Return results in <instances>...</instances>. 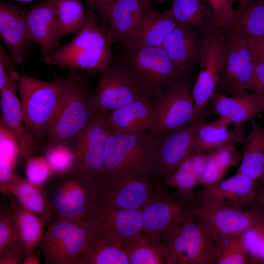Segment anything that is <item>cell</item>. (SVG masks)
<instances>
[{
	"mask_svg": "<svg viewBox=\"0 0 264 264\" xmlns=\"http://www.w3.org/2000/svg\"><path fill=\"white\" fill-rule=\"evenodd\" d=\"M91 94L84 75L78 73L48 128V146L77 141L96 114L89 104Z\"/></svg>",
	"mask_w": 264,
	"mask_h": 264,
	"instance_id": "8992f818",
	"label": "cell"
},
{
	"mask_svg": "<svg viewBox=\"0 0 264 264\" xmlns=\"http://www.w3.org/2000/svg\"><path fill=\"white\" fill-rule=\"evenodd\" d=\"M162 241L165 264H216L217 245L195 216L185 220Z\"/></svg>",
	"mask_w": 264,
	"mask_h": 264,
	"instance_id": "52a82bcc",
	"label": "cell"
},
{
	"mask_svg": "<svg viewBox=\"0 0 264 264\" xmlns=\"http://www.w3.org/2000/svg\"><path fill=\"white\" fill-rule=\"evenodd\" d=\"M97 198L96 185L73 174L54 193L51 208L57 219L86 220Z\"/></svg>",
	"mask_w": 264,
	"mask_h": 264,
	"instance_id": "e0dca14e",
	"label": "cell"
},
{
	"mask_svg": "<svg viewBox=\"0 0 264 264\" xmlns=\"http://www.w3.org/2000/svg\"><path fill=\"white\" fill-rule=\"evenodd\" d=\"M41 187L13 173L7 189L10 197L14 196L23 206L38 215L46 225L51 221V208Z\"/></svg>",
	"mask_w": 264,
	"mask_h": 264,
	"instance_id": "1f68e13d",
	"label": "cell"
},
{
	"mask_svg": "<svg viewBox=\"0 0 264 264\" xmlns=\"http://www.w3.org/2000/svg\"><path fill=\"white\" fill-rule=\"evenodd\" d=\"M0 35L5 49L16 64L22 65L28 47L34 41L25 11L11 2L0 3Z\"/></svg>",
	"mask_w": 264,
	"mask_h": 264,
	"instance_id": "d6986e66",
	"label": "cell"
},
{
	"mask_svg": "<svg viewBox=\"0 0 264 264\" xmlns=\"http://www.w3.org/2000/svg\"><path fill=\"white\" fill-rule=\"evenodd\" d=\"M44 157L53 174H65L72 172L75 162V153L67 143L48 146Z\"/></svg>",
	"mask_w": 264,
	"mask_h": 264,
	"instance_id": "f35d334b",
	"label": "cell"
},
{
	"mask_svg": "<svg viewBox=\"0 0 264 264\" xmlns=\"http://www.w3.org/2000/svg\"><path fill=\"white\" fill-rule=\"evenodd\" d=\"M222 32L225 39L246 42L264 35V0L240 1L233 21Z\"/></svg>",
	"mask_w": 264,
	"mask_h": 264,
	"instance_id": "83f0119b",
	"label": "cell"
},
{
	"mask_svg": "<svg viewBox=\"0 0 264 264\" xmlns=\"http://www.w3.org/2000/svg\"><path fill=\"white\" fill-rule=\"evenodd\" d=\"M78 264H130V262L122 241L103 228L83 252Z\"/></svg>",
	"mask_w": 264,
	"mask_h": 264,
	"instance_id": "4dcf8cb0",
	"label": "cell"
},
{
	"mask_svg": "<svg viewBox=\"0 0 264 264\" xmlns=\"http://www.w3.org/2000/svg\"><path fill=\"white\" fill-rule=\"evenodd\" d=\"M7 50L0 46V67H1L14 80L19 81L21 76L15 68L16 64Z\"/></svg>",
	"mask_w": 264,
	"mask_h": 264,
	"instance_id": "681fc988",
	"label": "cell"
},
{
	"mask_svg": "<svg viewBox=\"0 0 264 264\" xmlns=\"http://www.w3.org/2000/svg\"><path fill=\"white\" fill-rule=\"evenodd\" d=\"M118 0H86V6L96 11L101 21V26L108 30V13L112 6Z\"/></svg>",
	"mask_w": 264,
	"mask_h": 264,
	"instance_id": "7dc6e473",
	"label": "cell"
},
{
	"mask_svg": "<svg viewBox=\"0 0 264 264\" xmlns=\"http://www.w3.org/2000/svg\"><path fill=\"white\" fill-rule=\"evenodd\" d=\"M162 180L154 175L101 180L96 184L97 198L117 208L141 209L164 191Z\"/></svg>",
	"mask_w": 264,
	"mask_h": 264,
	"instance_id": "8fae6325",
	"label": "cell"
},
{
	"mask_svg": "<svg viewBox=\"0 0 264 264\" xmlns=\"http://www.w3.org/2000/svg\"><path fill=\"white\" fill-rule=\"evenodd\" d=\"M57 6L60 21V35L77 34L86 25L88 9L80 0H54Z\"/></svg>",
	"mask_w": 264,
	"mask_h": 264,
	"instance_id": "8d00e7d4",
	"label": "cell"
},
{
	"mask_svg": "<svg viewBox=\"0 0 264 264\" xmlns=\"http://www.w3.org/2000/svg\"><path fill=\"white\" fill-rule=\"evenodd\" d=\"M155 97L146 93L138 99L106 115L112 132L120 133H141L149 132L154 117Z\"/></svg>",
	"mask_w": 264,
	"mask_h": 264,
	"instance_id": "ffe728a7",
	"label": "cell"
},
{
	"mask_svg": "<svg viewBox=\"0 0 264 264\" xmlns=\"http://www.w3.org/2000/svg\"><path fill=\"white\" fill-rule=\"evenodd\" d=\"M20 247H23L18 236L10 207L0 208V256ZM24 249V248H23Z\"/></svg>",
	"mask_w": 264,
	"mask_h": 264,
	"instance_id": "60d3db41",
	"label": "cell"
},
{
	"mask_svg": "<svg viewBox=\"0 0 264 264\" xmlns=\"http://www.w3.org/2000/svg\"><path fill=\"white\" fill-rule=\"evenodd\" d=\"M97 73L98 85L89 99L90 105L97 112L106 114L150 93L129 69L119 64H111Z\"/></svg>",
	"mask_w": 264,
	"mask_h": 264,
	"instance_id": "ba28073f",
	"label": "cell"
},
{
	"mask_svg": "<svg viewBox=\"0 0 264 264\" xmlns=\"http://www.w3.org/2000/svg\"><path fill=\"white\" fill-rule=\"evenodd\" d=\"M240 1H249V0H239Z\"/></svg>",
	"mask_w": 264,
	"mask_h": 264,
	"instance_id": "680465c9",
	"label": "cell"
},
{
	"mask_svg": "<svg viewBox=\"0 0 264 264\" xmlns=\"http://www.w3.org/2000/svg\"><path fill=\"white\" fill-rule=\"evenodd\" d=\"M106 115L95 116L76 141L72 174L96 185L104 173L107 143L111 130Z\"/></svg>",
	"mask_w": 264,
	"mask_h": 264,
	"instance_id": "7c38bea8",
	"label": "cell"
},
{
	"mask_svg": "<svg viewBox=\"0 0 264 264\" xmlns=\"http://www.w3.org/2000/svg\"><path fill=\"white\" fill-rule=\"evenodd\" d=\"M251 264H264V211L261 209L256 223L243 233Z\"/></svg>",
	"mask_w": 264,
	"mask_h": 264,
	"instance_id": "ab89813d",
	"label": "cell"
},
{
	"mask_svg": "<svg viewBox=\"0 0 264 264\" xmlns=\"http://www.w3.org/2000/svg\"><path fill=\"white\" fill-rule=\"evenodd\" d=\"M209 112L206 107L189 123L156 138L157 177L165 179L192 155L195 132Z\"/></svg>",
	"mask_w": 264,
	"mask_h": 264,
	"instance_id": "9a60e30c",
	"label": "cell"
},
{
	"mask_svg": "<svg viewBox=\"0 0 264 264\" xmlns=\"http://www.w3.org/2000/svg\"><path fill=\"white\" fill-rule=\"evenodd\" d=\"M226 172L219 165L212 152L205 171L198 181V185L204 186L214 185L220 181Z\"/></svg>",
	"mask_w": 264,
	"mask_h": 264,
	"instance_id": "bcb514c9",
	"label": "cell"
},
{
	"mask_svg": "<svg viewBox=\"0 0 264 264\" xmlns=\"http://www.w3.org/2000/svg\"><path fill=\"white\" fill-rule=\"evenodd\" d=\"M176 25L171 8L163 13L152 9L137 23L121 44L161 47Z\"/></svg>",
	"mask_w": 264,
	"mask_h": 264,
	"instance_id": "d4e9b609",
	"label": "cell"
},
{
	"mask_svg": "<svg viewBox=\"0 0 264 264\" xmlns=\"http://www.w3.org/2000/svg\"><path fill=\"white\" fill-rule=\"evenodd\" d=\"M155 0L156 1L159 3H163L168 0Z\"/></svg>",
	"mask_w": 264,
	"mask_h": 264,
	"instance_id": "6f0895ef",
	"label": "cell"
},
{
	"mask_svg": "<svg viewBox=\"0 0 264 264\" xmlns=\"http://www.w3.org/2000/svg\"><path fill=\"white\" fill-rule=\"evenodd\" d=\"M230 124L232 123L229 119L221 117L212 122L201 123L194 135L192 154L210 153L221 147L242 141L243 128L234 127L229 131L228 126Z\"/></svg>",
	"mask_w": 264,
	"mask_h": 264,
	"instance_id": "4316f807",
	"label": "cell"
},
{
	"mask_svg": "<svg viewBox=\"0 0 264 264\" xmlns=\"http://www.w3.org/2000/svg\"><path fill=\"white\" fill-rule=\"evenodd\" d=\"M243 233L226 239L218 246L216 264H251Z\"/></svg>",
	"mask_w": 264,
	"mask_h": 264,
	"instance_id": "74e56055",
	"label": "cell"
},
{
	"mask_svg": "<svg viewBox=\"0 0 264 264\" xmlns=\"http://www.w3.org/2000/svg\"><path fill=\"white\" fill-rule=\"evenodd\" d=\"M213 97L210 112L229 119L234 127H242L264 110V99L255 92L231 97L216 92Z\"/></svg>",
	"mask_w": 264,
	"mask_h": 264,
	"instance_id": "484cf974",
	"label": "cell"
},
{
	"mask_svg": "<svg viewBox=\"0 0 264 264\" xmlns=\"http://www.w3.org/2000/svg\"><path fill=\"white\" fill-rule=\"evenodd\" d=\"M191 201L177 193L162 192L141 209L143 232L157 236L162 240L194 216Z\"/></svg>",
	"mask_w": 264,
	"mask_h": 264,
	"instance_id": "2e32d148",
	"label": "cell"
},
{
	"mask_svg": "<svg viewBox=\"0 0 264 264\" xmlns=\"http://www.w3.org/2000/svg\"><path fill=\"white\" fill-rule=\"evenodd\" d=\"M251 91L264 99V62H256Z\"/></svg>",
	"mask_w": 264,
	"mask_h": 264,
	"instance_id": "f907efd6",
	"label": "cell"
},
{
	"mask_svg": "<svg viewBox=\"0 0 264 264\" xmlns=\"http://www.w3.org/2000/svg\"><path fill=\"white\" fill-rule=\"evenodd\" d=\"M10 207L18 236L25 256L28 255L40 246L44 234L43 229L46 224L38 215L17 200L12 201Z\"/></svg>",
	"mask_w": 264,
	"mask_h": 264,
	"instance_id": "836d02e7",
	"label": "cell"
},
{
	"mask_svg": "<svg viewBox=\"0 0 264 264\" xmlns=\"http://www.w3.org/2000/svg\"><path fill=\"white\" fill-rule=\"evenodd\" d=\"M251 129L243 140L242 162L237 172L258 182H264V128L254 119Z\"/></svg>",
	"mask_w": 264,
	"mask_h": 264,
	"instance_id": "d6a6232c",
	"label": "cell"
},
{
	"mask_svg": "<svg viewBox=\"0 0 264 264\" xmlns=\"http://www.w3.org/2000/svg\"><path fill=\"white\" fill-rule=\"evenodd\" d=\"M156 138L149 132L120 133L111 130L103 175L98 182L123 176H156Z\"/></svg>",
	"mask_w": 264,
	"mask_h": 264,
	"instance_id": "7a4b0ae2",
	"label": "cell"
},
{
	"mask_svg": "<svg viewBox=\"0 0 264 264\" xmlns=\"http://www.w3.org/2000/svg\"><path fill=\"white\" fill-rule=\"evenodd\" d=\"M28 28L34 44L41 48L44 63L59 46L60 21L54 0H44L25 11Z\"/></svg>",
	"mask_w": 264,
	"mask_h": 264,
	"instance_id": "ac0fdd59",
	"label": "cell"
},
{
	"mask_svg": "<svg viewBox=\"0 0 264 264\" xmlns=\"http://www.w3.org/2000/svg\"><path fill=\"white\" fill-rule=\"evenodd\" d=\"M212 153L219 165L226 172L230 167L236 166L241 158L235 145L221 147Z\"/></svg>",
	"mask_w": 264,
	"mask_h": 264,
	"instance_id": "f6af8a7d",
	"label": "cell"
},
{
	"mask_svg": "<svg viewBox=\"0 0 264 264\" xmlns=\"http://www.w3.org/2000/svg\"><path fill=\"white\" fill-rule=\"evenodd\" d=\"M170 8L176 22L197 30L203 36L220 28L205 0H172Z\"/></svg>",
	"mask_w": 264,
	"mask_h": 264,
	"instance_id": "f546056e",
	"label": "cell"
},
{
	"mask_svg": "<svg viewBox=\"0 0 264 264\" xmlns=\"http://www.w3.org/2000/svg\"><path fill=\"white\" fill-rule=\"evenodd\" d=\"M258 186L257 181L237 172L225 180L204 186L196 193L192 200L211 199L243 209L256 202Z\"/></svg>",
	"mask_w": 264,
	"mask_h": 264,
	"instance_id": "44dd1931",
	"label": "cell"
},
{
	"mask_svg": "<svg viewBox=\"0 0 264 264\" xmlns=\"http://www.w3.org/2000/svg\"><path fill=\"white\" fill-rule=\"evenodd\" d=\"M78 72L70 70L64 80L45 82L23 73L18 90L26 130L34 141L46 135L50 124Z\"/></svg>",
	"mask_w": 264,
	"mask_h": 264,
	"instance_id": "3957f363",
	"label": "cell"
},
{
	"mask_svg": "<svg viewBox=\"0 0 264 264\" xmlns=\"http://www.w3.org/2000/svg\"><path fill=\"white\" fill-rule=\"evenodd\" d=\"M256 61L247 42L225 39L223 58L216 92L232 96L251 91Z\"/></svg>",
	"mask_w": 264,
	"mask_h": 264,
	"instance_id": "4fadbf2b",
	"label": "cell"
},
{
	"mask_svg": "<svg viewBox=\"0 0 264 264\" xmlns=\"http://www.w3.org/2000/svg\"><path fill=\"white\" fill-rule=\"evenodd\" d=\"M256 201L264 211V182H258Z\"/></svg>",
	"mask_w": 264,
	"mask_h": 264,
	"instance_id": "db71d44e",
	"label": "cell"
},
{
	"mask_svg": "<svg viewBox=\"0 0 264 264\" xmlns=\"http://www.w3.org/2000/svg\"><path fill=\"white\" fill-rule=\"evenodd\" d=\"M191 87L188 75H184L167 85L155 98L154 121L149 131L155 138L195 118Z\"/></svg>",
	"mask_w": 264,
	"mask_h": 264,
	"instance_id": "30bf717a",
	"label": "cell"
},
{
	"mask_svg": "<svg viewBox=\"0 0 264 264\" xmlns=\"http://www.w3.org/2000/svg\"><path fill=\"white\" fill-rule=\"evenodd\" d=\"M224 42V35L220 28L204 37L199 61L200 69L192 91L195 118L205 109L216 92L223 58Z\"/></svg>",
	"mask_w": 264,
	"mask_h": 264,
	"instance_id": "5bb4252c",
	"label": "cell"
},
{
	"mask_svg": "<svg viewBox=\"0 0 264 264\" xmlns=\"http://www.w3.org/2000/svg\"><path fill=\"white\" fill-rule=\"evenodd\" d=\"M18 141L13 134L0 121V189L9 196L7 187L13 173L18 154Z\"/></svg>",
	"mask_w": 264,
	"mask_h": 264,
	"instance_id": "d590c367",
	"label": "cell"
},
{
	"mask_svg": "<svg viewBox=\"0 0 264 264\" xmlns=\"http://www.w3.org/2000/svg\"><path fill=\"white\" fill-rule=\"evenodd\" d=\"M256 62H264V35L247 42Z\"/></svg>",
	"mask_w": 264,
	"mask_h": 264,
	"instance_id": "f5cc1de1",
	"label": "cell"
},
{
	"mask_svg": "<svg viewBox=\"0 0 264 264\" xmlns=\"http://www.w3.org/2000/svg\"><path fill=\"white\" fill-rule=\"evenodd\" d=\"M40 260L37 255L34 252L28 255L25 256L22 264H39Z\"/></svg>",
	"mask_w": 264,
	"mask_h": 264,
	"instance_id": "11a10c76",
	"label": "cell"
},
{
	"mask_svg": "<svg viewBox=\"0 0 264 264\" xmlns=\"http://www.w3.org/2000/svg\"><path fill=\"white\" fill-rule=\"evenodd\" d=\"M204 37L197 30L176 22L161 47L174 65L188 75L193 67L199 63Z\"/></svg>",
	"mask_w": 264,
	"mask_h": 264,
	"instance_id": "603a6c76",
	"label": "cell"
},
{
	"mask_svg": "<svg viewBox=\"0 0 264 264\" xmlns=\"http://www.w3.org/2000/svg\"><path fill=\"white\" fill-rule=\"evenodd\" d=\"M25 256L23 248H18L0 256V264H22Z\"/></svg>",
	"mask_w": 264,
	"mask_h": 264,
	"instance_id": "816d5d0a",
	"label": "cell"
},
{
	"mask_svg": "<svg viewBox=\"0 0 264 264\" xmlns=\"http://www.w3.org/2000/svg\"><path fill=\"white\" fill-rule=\"evenodd\" d=\"M223 31L233 21L236 9L233 8L235 0H205Z\"/></svg>",
	"mask_w": 264,
	"mask_h": 264,
	"instance_id": "ee69618b",
	"label": "cell"
},
{
	"mask_svg": "<svg viewBox=\"0 0 264 264\" xmlns=\"http://www.w3.org/2000/svg\"><path fill=\"white\" fill-rule=\"evenodd\" d=\"M17 82L10 79L6 86L0 91V121L17 139L21 154L24 158H28L33 153L35 143L23 125L24 120L21 101L16 94L18 89Z\"/></svg>",
	"mask_w": 264,
	"mask_h": 264,
	"instance_id": "cb8c5ba5",
	"label": "cell"
},
{
	"mask_svg": "<svg viewBox=\"0 0 264 264\" xmlns=\"http://www.w3.org/2000/svg\"><path fill=\"white\" fill-rule=\"evenodd\" d=\"M166 183L175 187L183 199L191 201L195 197V187L198 180L191 171L177 168L165 179Z\"/></svg>",
	"mask_w": 264,
	"mask_h": 264,
	"instance_id": "b9f144b4",
	"label": "cell"
},
{
	"mask_svg": "<svg viewBox=\"0 0 264 264\" xmlns=\"http://www.w3.org/2000/svg\"><path fill=\"white\" fill-rule=\"evenodd\" d=\"M88 219L96 221L122 241L132 238L143 230L141 209L117 208L98 198L93 202Z\"/></svg>",
	"mask_w": 264,
	"mask_h": 264,
	"instance_id": "7402d4cb",
	"label": "cell"
},
{
	"mask_svg": "<svg viewBox=\"0 0 264 264\" xmlns=\"http://www.w3.org/2000/svg\"><path fill=\"white\" fill-rule=\"evenodd\" d=\"M211 153L194 154L189 157L191 171L198 181L206 168Z\"/></svg>",
	"mask_w": 264,
	"mask_h": 264,
	"instance_id": "c3c4849f",
	"label": "cell"
},
{
	"mask_svg": "<svg viewBox=\"0 0 264 264\" xmlns=\"http://www.w3.org/2000/svg\"><path fill=\"white\" fill-rule=\"evenodd\" d=\"M153 0H119L108 16V33L111 44H122L137 23L151 9Z\"/></svg>",
	"mask_w": 264,
	"mask_h": 264,
	"instance_id": "f1b7e54d",
	"label": "cell"
},
{
	"mask_svg": "<svg viewBox=\"0 0 264 264\" xmlns=\"http://www.w3.org/2000/svg\"><path fill=\"white\" fill-rule=\"evenodd\" d=\"M53 174L44 156H31L25 164L26 179L32 183L42 186Z\"/></svg>",
	"mask_w": 264,
	"mask_h": 264,
	"instance_id": "7bdbcfd3",
	"label": "cell"
},
{
	"mask_svg": "<svg viewBox=\"0 0 264 264\" xmlns=\"http://www.w3.org/2000/svg\"><path fill=\"white\" fill-rule=\"evenodd\" d=\"M191 205L193 215L200 220L217 246L254 226L259 212L258 204L257 208L244 210L211 199L192 200Z\"/></svg>",
	"mask_w": 264,
	"mask_h": 264,
	"instance_id": "9c48e42d",
	"label": "cell"
},
{
	"mask_svg": "<svg viewBox=\"0 0 264 264\" xmlns=\"http://www.w3.org/2000/svg\"><path fill=\"white\" fill-rule=\"evenodd\" d=\"M103 228L95 220L57 219L44 233L40 246L47 264H78Z\"/></svg>",
	"mask_w": 264,
	"mask_h": 264,
	"instance_id": "277c9868",
	"label": "cell"
},
{
	"mask_svg": "<svg viewBox=\"0 0 264 264\" xmlns=\"http://www.w3.org/2000/svg\"><path fill=\"white\" fill-rule=\"evenodd\" d=\"M122 242L130 264H165L164 245L157 236L142 232Z\"/></svg>",
	"mask_w": 264,
	"mask_h": 264,
	"instance_id": "e575fe53",
	"label": "cell"
},
{
	"mask_svg": "<svg viewBox=\"0 0 264 264\" xmlns=\"http://www.w3.org/2000/svg\"><path fill=\"white\" fill-rule=\"evenodd\" d=\"M88 13L84 27L71 41L59 46L45 63L92 73L112 64L114 57L108 30L98 24L93 10L88 9Z\"/></svg>",
	"mask_w": 264,
	"mask_h": 264,
	"instance_id": "6da1fadb",
	"label": "cell"
},
{
	"mask_svg": "<svg viewBox=\"0 0 264 264\" xmlns=\"http://www.w3.org/2000/svg\"><path fill=\"white\" fill-rule=\"evenodd\" d=\"M15 0L22 1V2H30V1H33L34 0Z\"/></svg>",
	"mask_w": 264,
	"mask_h": 264,
	"instance_id": "9f6ffc18",
	"label": "cell"
},
{
	"mask_svg": "<svg viewBox=\"0 0 264 264\" xmlns=\"http://www.w3.org/2000/svg\"><path fill=\"white\" fill-rule=\"evenodd\" d=\"M118 63L129 69L156 98L171 83L184 75L161 47L122 44Z\"/></svg>",
	"mask_w": 264,
	"mask_h": 264,
	"instance_id": "5b68a950",
	"label": "cell"
}]
</instances>
